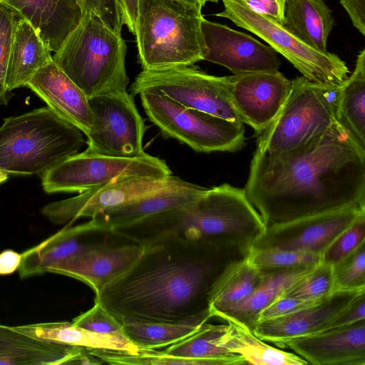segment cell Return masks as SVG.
I'll use <instances>...</instances> for the list:
<instances>
[{"instance_id": "21", "label": "cell", "mask_w": 365, "mask_h": 365, "mask_svg": "<svg viewBox=\"0 0 365 365\" xmlns=\"http://www.w3.org/2000/svg\"><path fill=\"white\" fill-rule=\"evenodd\" d=\"M365 290L334 292L318 303L294 314L258 322L254 334L264 341L315 334L327 330L333 320Z\"/></svg>"}, {"instance_id": "26", "label": "cell", "mask_w": 365, "mask_h": 365, "mask_svg": "<svg viewBox=\"0 0 365 365\" xmlns=\"http://www.w3.org/2000/svg\"><path fill=\"white\" fill-rule=\"evenodd\" d=\"M282 25L311 48L327 52L334 19L324 0H286Z\"/></svg>"}, {"instance_id": "35", "label": "cell", "mask_w": 365, "mask_h": 365, "mask_svg": "<svg viewBox=\"0 0 365 365\" xmlns=\"http://www.w3.org/2000/svg\"><path fill=\"white\" fill-rule=\"evenodd\" d=\"M333 292V266L322 260L284 290L279 296L321 300Z\"/></svg>"}, {"instance_id": "43", "label": "cell", "mask_w": 365, "mask_h": 365, "mask_svg": "<svg viewBox=\"0 0 365 365\" xmlns=\"http://www.w3.org/2000/svg\"><path fill=\"white\" fill-rule=\"evenodd\" d=\"M99 16L111 31L121 36L124 24L118 0H101Z\"/></svg>"}, {"instance_id": "50", "label": "cell", "mask_w": 365, "mask_h": 365, "mask_svg": "<svg viewBox=\"0 0 365 365\" xmlns=\"http://www.w3.org/2000/svg\"><path fill=\"white\" fill-rule=\"evenodd\" d=\"M202 1L203 5H205V4L206 2H217L218 0H202Z\"/></svg>"}, {"instance_id": "38", "label": "cell", "mask_w": 365, "mask_h": 365, "mask_svg": "<svg viewBox=\"0 0 365 365\" xmlns=\"http://www.w3.org/2000/svg\"><path fill=\"white\" fill-rule=\"evenodd\" d=\"M365 242V215L340 234L322 255V261L332 266Z\"/></svg>"}, {"instance_id": "32", "label": "cell", "mask_w": 365, "mask_h": 365, "mask_svg": "<svg viewBox=\"0 0 365 365\" xmlns=\"http://www.w3.org/2000/svg\"><path fill=\"white\" fill-rule=\"evenodd\" d=\"M227 324H211L207 322L191 336L168 346L163 351L168 354L202 360L205 365L247 364L239 354L232 353L220 345V339Z\"/></svg>"}, {"instance_id": "39", "label": "cell", "mask_w": 365, "mask_h": 365, "mask_svg": "<svg viewBox=\"0 0 365 365\" xmlns=\"http://www.w3.org/2000/svg\"><path fill=\"white\" fill-rule=\"evenodd\" d=\"M72 324L92 332L123 333L122 325L97 302L91 309L75 317Z\"/></svg>"}, {"instance_id": "44", "label": "cell", "mask_w": 365, "mask_h": 365, "mask_svg": "<svg viewBox=\"0 0 365 365\" xmlns=\"http://www.w3.org/2000/svg\"><path fill=\"white\" fill-rule=\"evenodd\" d=\"M354 26L365 36V0H339Z\"/></svg>"}, {"instance_id": "24", "label": "cell", "mask_w": 365, "mask_h": 365, "mask_svg": "<svg viewBox=\"0 0 365 365\" xmlns=\"http://www.w3.org/2000/svg\"><path fill=\"white\" fill-rule=\"evenodd\" d=\"M100 232L89 220L73 227L66 226L40 244L21 254L18 268L21 278L51 272V270L76 254L103 242H92Z\"/></svg>"}, {"instance_id": "27", "label": "cell", "mask_w": 365, "mask_h": 365, "mask_svg": "<svg viewBox=\"0 0 365 365\" xmlns=\"http://www.w3.org/2000/svg\"><path fill=\"white\" fill-rule=\"evenodd\" d=\"M262 276L248 255L227 264L210 291L209 310L212 317L247 298L259 284Z\"/></svg>"}, {"instance_id": "3", "label": "cell", "mask_w": 365, "mask_h": 365, "mask_svg": "<svg viewBox=\"0 0 365 365\" xmlns=\"http://www.w3.org/2000/svg\"><path fill=\"white\" fill-rule=\"evenodd\" d=\"M265 228L244 188L223 183L207 188L192 202L116 227L113 232L142 246L173 236L248 254Z\"/></svg>"}, {"instance_id": "48", "label": "cell", "mask_w": 365, "mask_h": 365, "mask_svg": "<svg viewBox=\"0 0 365 365\" xmlns=\"http://www.w3.org/2000/svg\"><path fill=\"white\" fill-rule=\"evenodd\" d=\"M184 2H187L189 4H195V5H200L203 6L202 1V0H179Z\"/></svg>"}, {"instance_id": "6", "label": "cell", "mask_w": 365, "mask_h": 365, "mask_svg": "<svg viewBox=\"0 0 365 365\" xmlns=\"http://www.w3.org/2000/svg\"><path fill=\"white\" fill-rule=\"evenodd\" d=\"M202 7L179 0H139L135 36L143 70L202 61Z\"/></svg>"}, {"instance_id": "7", "label": "cell", "mask_w": 365, "mask_h": 365, "mask_svg": "<svg viewBox=\"0 0 365 365\" xmlns=\"http://www.w3.org/2000/svg\"><path fill=\"white\" fill-rule=\"evenodd\" d=\"M289 96L272 123L257 135L256 150L280 154L297 149L339 123V88L292 79Z\"/></svg>"}, {"instance_id": "34", "label": "cell", "mask_w": 365, "mask_h": 365, "mask_svg": "<svg viewBox=\"0 0 365 365\" xmlns=\"http://www.w3.org/2000/svg\"><path fill=\"white\" fill-rule=\"evenodd\" d=\"M251 262L262 272L309 268L322 260V255L277 248H252Z\"/></svg>"}, {"instance_id": "5", "label": "cell", "mask_w": 365, "mask_h": 365, "mask_svg": "<svg viewBox=\"0 0 365 365\" xmlns=\"http://www.w3.org/2000/svg\"><path fill=\"white\" fill-rule=\"evenodd\" d=\"M126 53L122 36L98 14L86 12L52 58L89 98L127 91Z\"/></svg>"}, {"instance_id": "4", "label": "cell", "mask_w": 365, "mask_h": 365, "mask_svg": "<svg viewBox=\"0 0 365 365\" xmlns=\"http://www.w3.org/2000/svg\"><path fill=\"white\" fill-rule=\"evenodd\" d=\"M84 134L48 106L4 118L0 127V169L38 175L79 153Z\"/></svg>"}, {"instance_id": "29", "label": "cell", "mask_w": 365, "mask_h": 365, "mask_svg": "<svg viewBox=\"0 0 365 365\" xmlns=\"http://www.w3.org/2000/svg\"><path fill=\"white\" fill-rule=\"evenodd\" d=\"M23 331L39 339L86 347L137 354L139 349L123 333L92 332L72 322H46L18 326Z\"/></svg>"}, {"instance_id": "49", "label": "cell", "mask_w": 365, "mask_h": 365, "mask_svg": "<svg viewBox=\"0 0 365 365\" xmlns=\"http://www.w3.org/2000/svg\"><path fill=\"white\" fill-rule=\"evenodd\" d=\"M9 173L0 169V183L6 181L8 178Z\"/></svg>"}, {"instance_id": "36", "label": "cell", "mask_w": 365, "mask_h": 365, "mask_svg": "<svg viewBox=\"0 0 365 365\" xmlns=\"http://www.w3.org/2000/svg\"><path fill=\"white\" fill-rule=\"evenodd\" d=\"M334 292L365 290V242L333 266Z\"/></svg>"}, {"instance_id": "47", "label": "cell", "mask_w": 365, "mask_h": 365, "mask_svg": "<svg viewBox=\"0 0 365 365\" xmlns=\"http://www.w3.org/2000/svg\"><path fill=\"white\" fill-rule=\"evenodd\" d=\"M83 13L94 12L99 15L101 0H77Z\"/></svg>"}, {"instance_id": "8", "label": "cell", "mask_w": 365, "mask_h": 365, "mask_svg": "<svg viewBox=\"0 0 365 365\" xmlns=\"http://www.w3.org/2000/svg\"><path fill=\"white\" fill-rule=\"evenodd\" d=\"M138 96L148 119L166 138L200 153L234 152L244 145L242 122L185 107L157 91H144Z\"/></svg>"}, {"instance_id": "42", "label": "cell", "mask_w": 365, "mask_h": 365, "mask_svg": "<svg viewBox=\"0 0 365 365\" xmlns=\"http://www.w3.org/2000/svg\"><path fill=\"white\" fill-rule=\"evenodd\" d=\"M252 11L282 24L286 0H239Z\"/></svg>"}, {"instance_id": "16", "label": "cell", "mask_w": 365, "mask_h": 365, "mask_svg": "<svg viewBox=\"0 0 365 365\" xmlns=\"http://www.w3.org/2000/svg\"><path fill=\"white\" fill-rule=\"evenodd\" d=\"M292 81L282 73L253 72L231 76L230 92L242 123L256 135L274 120L284 104Z\"/></svg>"}, {"instance_id": "13", "label": "cell", "mask_w": 365, "mask_h": 365, "mask_svg": "<svg viewBox=\"0 0 365 365\" xmlns=\"http://www.w3.org/2000/svg\"><path fill=\"white\" fill-rule=\"evenodd\" d=\"M175 176H130L118 178L79 195L51 202L41 213L51 222L63 225L81 217L93 218L165 187Z\"/></svg>"}, {"instance_id": "19", "label": "cell", "mask_w": 365, "mask_h": 365, "mask_svg": "<svg viewBox=\"0 0 365 365\" xmlns=\"http://www.w3.org/2000/svg\"><path fill=\"white\" fill-rule=\"evenodd\" d=\"M88 349L33 336L18 326L0 324V365L89 364Z\"/></svg>"}, {"instance_id": "14", "label": "cell", "mask_w": 365, "mask_h": 365, "mask_svg": "<svg viewBox=\"0 0 365 365\" xmlns=\"http://www.w3.org/2000/svg\"><path fill=\"white\" fill-rule=\"evenodd\" d=\"M364 215L365 205H361L269 226L252 248L272 247L322 257L336 237Z\"/></svg>"}, {"instance_id": "22", "label": "cell", "mask_w": 365, "mask_h": 365, "mask_svg": "<svg viewBox=\"0 0 365 365\" xmlns=\"http://www.w3.org/2000/svg\"><path fill=\"white\" fill-rule=\"evenodd\" d=\"M206 190V187L175 176L168 185L159 190L100 214L90 221L97 230L110 233L116 227L192 202Z\"/></svg>"}, {"instance_id": "10", "label": "cell", "mask_w": 365, "mask_h": 365, "mask_svg": "<svg viewBox=\"0 0 365 365\" xmlns=\"http://www.w3.org/2000/svg\"><path fill=\"white\" fill-rule=\"evenodd\" d=\"M231 76H216L197 67L179 66L143 70L130 88L134 98L144 91H157L181 105L242 122L231 96Z\"/></svg>"}, {"instance_id": "28", "label": "cell", "mask_w": 365, "mask_h": 365, "mask_svg": "<svg viewBox=\"0 0 365 365\" xmlns=\"http://www.w3.org/2000/svg\"><path fill=\"white\" fill-rule=\"evenodd\" d=\"M227 324L220 345L240 355L247 364L305 365L308 363L296 354L274 348L256 336L244 324L227 315L218 317Z\"/></svg>"}, {"instance_id": "46", "label": "cell", "mask_w": 365, "mask_h": 365, "mask_svg": "<svg viewBox=\"0 0 365 365\" xmlns=\"http://www.w3.org/2000/svg\"><path fill=\"white\" fill-rule=\"evenodd\" d=\"M21 261V254L11 250L0 253V275L10 274L18 269Z\"/></svg>"}, {"instance_id": "2", "label": "cell", "mask_w": 365, "mask_h": 365, "mask_svg": "<svg viewBox=\"0 0 365 365\" xmlns=\"http://www.w3.org/2000/svg\"><path fill=\"white\" fill-rule=\"evenodd\" d=\"M143 247L137 261L96 294L95 302L122 326L179 323L209 310L216 279L231 261L247 255L173 236Z\"/></svg>"}, {"instance_id": "25", "label": "cell", "mask_w": 365, "mask_h": 365, "mask_svg": "<svg viewBox=\"0 0 365 365\" xmlns=\"http://www.w3.org/2000/svg\"><path fill=\"white\" fill-rule=\"evenodd\" d=\"M53 60L51 51L34 26L19 16L14 27L6 85L9 91L26 87L36 72Z\"/></svg>"}, {"instance_id": "23", "label": "cell", "mask_w": 365, "mask_h": 365, "mask_svg": "<svg viewBox=\"0 0 365 365\" xmlns=\"http://www.w3.org/2000/svg\"><path fill=\"white\" fill-rule=\"evenodd\" d=\"M4 4L34 26L51 52L60 48L84 14L77 0H6Z\"/></svg>"}, {"instance_id": "37", "label": "cell", "mask_w": 365, "mask_h": 365, "mask_svg": "<svg viewBox=\"0 0 365 365\" xmlns=\"http://www.w3.org/2000/svg\"><path fill=\"white\" fill-rule=\"evenodd\" d=\"M18 18L19 16L11 7L0 2V106H6L14 96L12 91L6 88V76Z\"/></svg>"}, {"instance_id": "45", "label": "cell", "mask_w": 365, "mask_h": 365, "mask_svg": "<svg viewBox=\"0 0 365 365\" xmlns=\"http://www.w3.org/2000/svg\"><path fill=\"white\" fill-rule=\"evenodd\" d=\"M118 1L121 9L123 24L126 25L129 31L135 35L139 0Z\"/></svg>"}, {"instance_id": "51", "label": "cell", "mask_w": 365, "mask_h": 365, "mask_svg": "<svg viewBox=\"0 0 365 365\" xmlns=\"http://www.w3.org/2000/svg\"><path fill=\"white\" fill-rule=\"evenodd\" d=\"M0 2H1V3H3V4H5L6 0H0Z\"/></svg>"}, {"instance_id": "30", "label": "cell", "mask_w": 365, "mask_h": 365, "mask_svg": "<svg viewBox=\"0 0 365 365\" xmlns=\"http://www.w3.org/2000/svg\"><path fill=\"white\" fill-rule=\"evenodd\" d=\"M312 267L269 272L260 270L263 274L262 279L254 292L242 302L217 314L215 317L222 314L232 317L253 332L259 312Z\"/></svg>"}, {"instance_id": "17", "label": "cell", "mask_w": 365, "mask_h": 365, "mask_svg": "<svg viewBox=\"0 0 365 365\" xmlns=\"http://www.w3.org/2000/svg\"><path fill=\"white\" fill-rule=\"evenodd\" d=\"M314 365H365V320L348 327L272 341Z\"/></svg>"}, {"instance_id": "9", "label": "cell", "mask_w": 365, "mask_h": 365, "mask_svg": "<svg viewBox=\"0 0 365 365\" xmlns=\"http://www.w3.org/2000/svg\"><path fill=\"white\" fill-rule=\"evenodd\" d=\"M222 3L224 9L215 16L228 19L261 38L307 80L326 86L340 87L348 78V66L335 53L311 48L282 24L252 11L239 0H222Z\"/></svg>"}, {"instance_id": "33", "label": "cell", "mask_w": 365, "mask_h": 365, "mask_svg": "<svg viewBox=\"0 0 365 365\" xmlns=\"http://www.w3.org/2000/svg\"><path fill=\"white\" fill-rule=\"evenodd\" d=\"M212 317L210 310H207L179 323L125 324L122 326L123 333L139 349H155L170 346L191 336Z\"/></svg>"}, {"instance_id": "20", "label": "cell", "mask_w": 365, "mask_h": 365, "mask_svg": "<svg viewBox=\"0 0 365 365\" xmlns=\"http://www.w3.org/2000/svg\"><path fill=\"white\" fill-rule=\"evenodd\" d=\"M26 87L60 118L88 135L92 123L88 98L53 60L39 68Z\"/></svg>"}, {"instance_id": "11", "label": "cell", "mask_w": 365, "mask_h": 365, "mask_svg": "<svg viewBox=\"0 0 365 365\" xmlns=\"http://www.w3.org/2000/svg\"><path fill=\"white\" fill-rule=\"evenodd\" d=\"M170 175L172 171L164 160L145 152L137 157L125 158L83 151L64 160L41 178L47 193H81L120 178Z\"/></svg>"}, {"instance_id": "12", "label": "cell", "mask_w": 365, "mask_h": 365, "mask_svg": "<svg viewBox=\"0 0 365 365\" xmlns=\"http://www.w3.org/2000/svg\"><path fill=\"white\" fill-rule=\"evenodd\" d=\"M88 101L92 123L86 135L85 152L125 158L144 153L143 139L147 126L130 93H108Z\"/></svg>"}, {"instance_id": "31", "label": "cell", "mask_w": 365, "mask_h": 365, "mask_svg": "<svg viewBox=\"0 0 365 365\" xmlns=\"http://www.w3.org/2000/svg\"><path fill=\"white\" fill-rule=\"evenodd\" d=\"M336 112L339 123L365 150V48L358 54L353 73L339 88Z\"/></svg>"}, {"instance_id": "41", "label": "cell", "mask_w": 365, "mask_h": 365, "mask_svg": "<svg viewBox=\"0 0 365 365\" xmlns=\"http://www.w3.org/2000/svg\"><path fill=\"white\" fill-rule=\"evenodd\" d=\"M365 320V292L358 296L354 302L341 312L327 329L350 326Z\"/></svg>"}, {"instance_id": "1", "label": "cell", "mask_w": 365, "mask_h": 365, "mask_svg": "<svg viewBox=\"0 0 365 365\" xmlns=\"http://www.w3.org/2000/svg\"><path fill=\"white\" fill-rule=\"evenodd\" d=\"M244 190L266 227L365 205V150L339 123L289 152L255 150Z\"/></svg>"}, {"instance_id": "40", "label": "cell", "mask_w": 365, "mask_h": 365, "mask_svg": "<svg viewBox=\"0 0 365 365\" xmlns=\"http://www.w3.org/2000/svg\"><path fill=\"white\" fill-rule=\"evenodd\" d=\"M321 300H309L279 295L259 312L257 322L294 314L311 307Z\"/></svg>"}, {"instance_id": "15", "label": "cell", "mask_w": 365, "mask_h": 365, "mask_svg": "<svg viewBox=\"0 0 365 365\" xmlns=\"http://www.w3.org/2000/svg\"><path fill=\"white\" fill-rule=\"evenodd\" d=\"M200 30L202 61L221 65L234 75L279 71L277 52L250 35L204 17Z\"/></svg>"}, {"instance_id": "18", "label": "cell", "mask_w": 365, "mask_h": 365, "mask_svg": "<svg viewBox=\"0 0 365 365\" xmlns=\"http://www.w3.org/2000/svg\"><path fill=\"white\" fill-rule=\"evenodd\" d=\"M142 245H110L103 242L87 248L54 267L51 272L68 276L88 285L96 294L124 273L139 258Z\"/></svg>"}]
</instances>
